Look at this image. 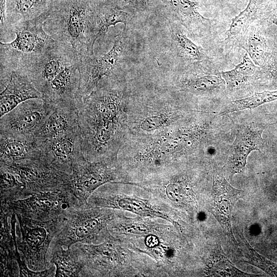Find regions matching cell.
<instances>
[{
    "label": "cell",
    "instance_id": "1",
    "mask_svg": "<svg viewBox=\"0 0 277 277\" xmlns=\"http://www.w3.org/2000/svg\"><path fill=\"white\" fill-rule=\"evenodd\" d=\"M96 2L57 0L44 29L56 41L71 46L78 56L92 55V18Z\"/></svg>",
    "mask_w": 277,
    "mask_h": 277
},
{
    "label": "cell",
    "instance_id": "2",
    "mask_svg": "<svg viewBox=\"0 0 277 277\" xmlns=\"http://www.w3.org/2000/svg\"><path fill=\"white\" fill-rule=\"evenodd\" d=\"M48 16L24 21L13 26L10 32L15 34L10 42L0 44V63L22 67L52 46L55 41L44 29Z\"/></svg>",
    "mask_w": 277,
    "mask_h": 277
},
{
    "label": "cell",
    "instance_id": "3",
    "mask_svg": "<svg viewBox=\"0 0 277 277\" xmlns=\"http://www.w3.org/2000/svg\"><path fill=\"white\" fill-rule=\"evenodd\" d=\"M18 221L21 238H16L21 258L32 270L47 269L46 256L51 242L62 227L65 215L47 221L15 214Z\"/></svg>",
    "mask_w": 277,
    "mask_h": 277
},
{
    "label": "cell",
    "instance_id": "4",
    "mask_svg": "<svg viewBox=\"0 0 277 277\" xmlns=\"http://www.w3.org/2000/svg\"><path fill=\"white\" fill-rule=\"evenodd\" d=\"M14 213L47 221L66 215L80 207L77 199L68 190H55L33 192L24 198L7 203Z\"/></svg>",
    "mask_w": 277,
    "mask_h": 277
},
{
    "label": "cell",
    "instance_id": "5",
    "mask_svg": "<svg viewBox=\"0 0 277 277\" xmlns=\"http://www.w3.org/2000/svg\"><path fill=\"white\" fill-rule=\"evenodd\" d=\"M125 31L114 38L111 49L101 55H86L79 56L80 98L91 93L105 76H111L118 67L124 54Z\"/></svg>",
    "mask_w": 277,
    "mask_h": 277
},
{
    "label": "cell",
    "instance_id": "6",
    "mask_svg": "<svg viewBox=\"0 0 277 277\" xmlns=\"http://www.w3.org/2000/svg\"><path fill=\"white\" fill-rule=\"evenodd\" d=\"M55 107L45 98L24 101L1 117L0 134L33 136Z\"/></svg>",
    "mask_w": 277,
    "mask_h": 277
},
{
    "label": "cell",
    "instance_id": "7",
    "mask_svg": "<svg viewBox=\"0 0 277 277\" xmlns=\"http://www.w3.org/2000/svg\"><path fill=\"white\" fill-rule=\"evenodd\" d=\"M40 159L52 169L70 174L73 167L85 159L78 129L37 144Z\"/></svg>",
    "mask_w": 277,
    "mask_h": 277
},
{
    "label": "cell",
    "instance_id": "8",
    "mask_svg": "<svg viewBox=\"0 0 277 277\" xmlns=\"http://www.w3.org/2000/svg\"><path fill=\"white\" fill-rule=\"evenodd\" d=\"M0 67V117L24 101L44 98L23 69L3 64Z\"/></svg>",
    "mask_w": 277,
    "mask_h": 277
},
{
    "label": "cell",
    "instance_id": "9",
    "mask_svg": "<svg viewBox=\"0 0 277 277\" xmlns=\"http://www.w3.org/2000/svg\"><path fill=\"white\" fill-rule=\"evenodd\" d=\"M94 213L81 207L70 210L66 215L54 242L64 248H70L76 243L85 244L93 239L102 225L101 218Z\"/></svg>",
    "mask_w": 277,
    "mask_h": 277
},
{
    "label": "cell",
    "instance_id": "10",
    "mask_svg": "<svg viewBox=\"0 0 277 277\" xmlns=\"http://www.w3.org/2000/svg\"><path fill=\"white\" fill-rule=\"evenodd\" d=\"M244 196V191L233 187L223 173L216 170L213 174L212 213L220 224L230 243L238 245L231 226V216L237 201Z\"/></svg>",
    "mask_w": 277,
    "mask_h": 277
},
{
    "label": "cell",
    "instance_id": "11",
    "mask_svg": "<svg viewBox=\"0 0 277 277\" xmlns=\"http://www.w3.org/2000/svg\"><path fill=\"white\" fill-rule=\"evenodd\" d=\"M108 179L109 175L105 170L84 159L73 167L68 177L67 187L81 207L87 203L91 193Z\"/></svg>",
    "mask_w": 277,
    "mask_h": 277
},
{
    "label": "cell",
    "instance_id": "12",
    "mask_svg": "<svg viewBox=\"0 0 277 277\" xmlns=\"http://www.w3.org/2000/svg\"><path fill=\"white\" fill-rule=\"evenodd\" d=\"M78 129L77 105L56 104L54 110L33 134L36 144Z\"/></svg>",
    "mask_w": 277,
    "mask_h": 277
},
{
    "label": "cell",
    "instance_id": "13",
    "mask_svg": "<svg viewBox=\"0 0 277 277\" xmlns=\"http://www.w3.org/2000/svg\"><path fill=\"white\" fill-rule=\"evenodd\" d=\"M263 126L250 124L242 126L238 131L232 147L230 161L232 174L242 172L249 154L254 150L260 151L264 141Z\"/></svg>",
    "mask_w": 277,
    "mask_h": 277
},
{
    "label": "cell",
    "instance_id": "14",
    "mask_svg": "<svg viewBox=\"0 0 277 277\" xmlns=\"http://www.w3.org/2000/svg\"><path fill=\"white\" fill-rule=\"evenodd\" d=\"M57 0H6V18L1 29V39L10 33L14 25L41 16H48Z\"/></svg>",
    "mask_w": 277,
    "mask_h": 277
},
{
    "label": "cell",
    "instance_id": "15",
    "mask_svg": "<svg viewBox=\"0 0 277 277\" xmlns=\"http://www.w3.org/2000/svg\"><path fill=\"white\" fill-rule=\"evenodd\" d=\"M39 158V150L33 135L0 134V163Z\"/></svg>",
    "mask_w": 277,
    "mask_h": 277
},
{
    "label": "cell",
    "instance_id": "16",
    "mask_svg": "<svg viewBox=\"0 0 277 277\" xmlns=\"http://www.w3.org/2000/svg\"><path fill=\"white\" fill-rule=\"evenodd\" d=\"M131 15L118 6L103 1L96 2L92 24V42L93 45L96 39L107 33L111 26L118 23L124 25L125 31Z\"/></svg>",
    "mask_w": 277,
    "mask_h": 277
},
{
    "label": "cell",
    "instance_id": "17",
    "mask_svg": "<svg viewBox=\"0 0 277 277\" xmlns=\"http://www.w3.org/2000/svg\"><path fill=\"white\" fill-rule=\"evenodd\" d=\"M50 263L55 267L54 276H80L84 264L73 246L64 248L54 243Z\"/></svg>",
    "mask_w": 277,
    "mask_h": 277
},
{
    "label": "cell",
    "instance_id": "18",
    "mask_svg": "<svg viewBox=\"0 0 277 277\" xmlns=\"http://www.w3.org/2000/svg\"><path fill=\"white\" fill-rule=\"evenodd\" d=\"M161 1L165 3L167 10L172 16L184 26H190L209 21L199 12V3L197 2L190 0Z\"/></svg>",
    "mask_w": 277,
    "mask_h": 277
},
{
    "label": "cell",
    "instance_id": "19",
    "mask_svg": "<svg viewBox=\"0 0 277 277\" xmlns=\"http://www.w3.org/2000/svg\"><path fill=\"white\" fill-rule=\"evenodd\" d=\"M206 273L212 276H255L237 268L227 258L220 245L212 251L206 267Z\"/></svg>",
    "mask_w": 277,
    "mask_h": 277
},
{
    "label": "cell",
    "instance_id": "20",
    "mask_svg": "<svg viewBox=\"0 0 277 277\" xmlns=\"http://www.w3.org/2000/svg\"><path fill=\"white\" fill-rule=\"evenodd\" d=\"M170 30L172 44L180 55L193 61L204 57L203 48L191 41L176 24L170 22Z\"/></svg>",
    "mask_w": 277,
    "mask_h": 277
},
{
    "label": "cell",
    "instance_id": "21",
    "mask_svg": "<svg viewBox=\"0 0 277 277\" xmlns=\"http://www.w3.org/2000/svg\"><path fill=\"white\" fill-rule=\"evenodd\" d=\"M256 67L248 52L243 56V60L234 69L221 72V75L229 87H238L245 83L254 74Z\"/></svg>",
    "mask_w": 277,
    "mask_h": 277
},
{
    "label": "cell",
    "instance_id": "22",
    "mask_svg": "<svg viewBox=\"0 0 277 277\" xmlns=\"http://www.w3.org/2000/svg\"><path fill=\"white\" fill-rule=\"evenodd\" d=\"M277 100V90L256 92L252 95L230 102L221 112L222 114L253 109Z\"/></svg>",
    "mask_w": 277,
    "mask_h": 277
},
{
    "label": "cell",
    "instance_id": "23",
    "mask_svg": "<svg viewBox=\"0 0 277 277\" xmlns=\"http://www.w3.org/2000/svg\"><path fill=\"white\" fill-rule=\"evenodd\" d=\"M240 240L242 243V246L247 250L244 251V256L247 260L244 261V262L259 268L271 276H277V264L257 252L241 233L240 234Z\"/></svg>",
    "mask_w": 277,
    "mask_h": 277
},
{
    "label": "cell",
    "instance_id": "24",
    "mask_svg": "<svg viewBox=\"0 0 277 277\" xmlns=\"http://www.w3.org/2000/svg\"><path fill=\"white\" fill-rule=\"evenodd\" d=\"M260 4L261 0H249L246 8L232 19L228 30L229 34L236 35L245 29L254 20Z\"/></svg>",
    "mask_w": 277,
    "mask_h": 277
},
{
    "label": "cell",
    "instance_id": "25",
    "mask_svg": "<svg viewBox=\"0 0 277 277\" xmlns=\"http://www.w3.org/2000/svg\"><path fill=\"white\" fill-rule=\"evenodd\" d=\"M224 80L214 75L193 76L186 81L187 85L192 90L206 92L217 89L223 85Z\"/></svg>",
    "mask_w": 277,
    "mask_h": 277
},
{
    "label": "cell",
    "instance_id": "26",
    "mask_svg": "<svg viewBox=\"0 0 277 277\" xmlns=\"http://www.w3.org/2000/svg\"><path fill=\"white\" fill-rule=\"evenodd\" d=\"M248 48L249 56L254 62L258 64L264 51L262 43L258 37L253 36L249 39Z\"/></svg>",
    "mask_w": 277,
    "mask_h": 277
},
{
    "label": "cell",
    "instance_id": "27",
    "mask_svg": "<svg viewBox=\"0 0 277 277\" xmlns=\"http://www.w3.org/2000/svg\"><path fill=\"white\" fill-rule=\"evenodd\" d=\"M162 122V120L159 117H151L146 119L142 124V128L147 130L155 129L159 127Z\"/></svg>",
    "mask_w": 277,
    "mask_h": 277
},
{
    "label": "cell",
    "instance_id": "28",
    "mask_svg": "<svg viewBox=\"0 0 277 277\" xmlns=\"http://www.w3.org/2000/svg\"><path fill=\"white\" fill-rule=\"evenodd\" d=\"M6 0H1V28H2L5 24L6 18Z\"/></svg>",
    "mask_w": 277,
    "mask_h": 277
},
{
    "label": "cell",
    "instance_id": "29",
    "mask_svg": "<svg viewBox=\"0 0 277 277\" xmlns=\"http://www.w3.org/2000/svg\"><path fill=\"white\" fill-rule=\"evenodd\" d=\"M106 1V0H103ZM136 8H142L145 6L147 0H123Z\"/></svg>",
    "mask_w": 277,
    "mask_h": 277
},
{
    "label": "cell",
    "instance_id": "30",
    "mask_svg": "<svg viewBox=\"0 0 277 277\" xmlns=\"http://www.w3.org/2000/svg\"><path fill=\"white\" fill-rule=\"evenodd\" d=\"M146 242L147 245L150 247H153L156 245L158 243L157 239L153 236H148L147 238Z\"/></svg>",
    "mask_w": 277,
    "mask_h": 277
},
{
    "label": "cell",
    "instance_id": "31",
    "mask_svg": "<svg viewBox=\"0 0 277 277\" xmlns=\"http://www.w3.org/2000/svg\"><path fill=\"white\" fill-rule=\"evenodd\" d=\"M274 23L277 26V18H275V19L274 20Z\"/></svg>",
    "mask_w": 277,
    "mask_h": 277
},
{
    "label": "cell",
    "instance_id": "32",
    "mask_svg": "<svg viewBox=\"0 0 277 277\" xmlns=\"http://www.w3.org/2000/svg\"><path fill=\"white\" fill-rule=\"evenodd\" d=\"M275 62L277 64V54L276 55V56H275Z\"/></svg>",
    "mask_w": 277,
    "mask_h": 277
}]
</instances>
